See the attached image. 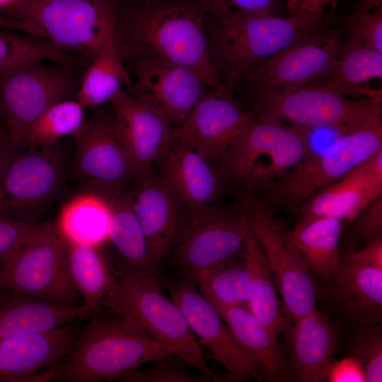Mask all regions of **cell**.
Wrapping results in <instances>:
<instances>
[{
    "label": "cell",
    "mask_w": 382,
    "mask_h": 382,
    "mask_svg": "<svg viewBox=\"0 0 382 382\" xmlns=\"http://www.w3.org/2000/svg\"><path fill=\"white\" fill-rule=\"evenodd\" d=\"M323 285L327 303L354 328L381 324L382 270L342 261Z\"/></svg>",
    "instance_id": "cb8c5ba5"
},
{
    "label": "cell",
    "mask_w": 382,
    "mask_h": 382,
    "mask_svg": "<svg viewBox=\"0 0 382 382\" xmlns=\"http://www.w3.org/2000/svg\"><path fill=\"white\" fill-rule=\"evenodd\" d=\"M112 219L108 198L80 190L62 205L54 226L66 244L103 246L108 241Z\"/></svg>",
    "instance_id": "83f0119b"
},
{
    "label": "cell",
    "mask_w": 382,
    "mask_h": 382,
    "mask_svg": "<svg viewBox=\"0 0 382 382\" xmlns=\"http://www.w3.org/2000/svg\"><path fill=\"white\" fill-rule=\"evenodd\" d=\"M346 30L364 45L382 52V11L354 12Z\"/></svg>",
    "instance_id": "7bdbcfd3"
},
{
    "label": "cell",
    "mask_w": 382,
    "mask_h": 382,
    "mask_svg": "<svg viewBox=\"0 0 382 382\" xmlns=\"http://www.w3.org/2000/svg\"><path fill=\"white\" fill-rule=\"evenodd\" d=\"M66 247L68 267L83 305L93 312L100 310L102 301L117 282L113 260L103 246L66 244Z\"/></svg>",
    "instance_id": "d6a6232c"
},
{
    "label": "cell",
    "mask_w": 382,
    "mask_h": 382,
    "mask_svg": "<svg viewBox=\"0 0 382 382\" xmlns=\"http://www.w3.org/2000/svg\"><path fill=\"white\" fill-rule=\"evenodd\" d=\"M93 313L83 305L60 306L9 290L0 299V340L52 330Z\"/></svg>",
    "instance_id": "4316f807"
},
{
    "label": "cell",
    "mask_w": 382,
    "mask_h": 382,
    "mask_svg": "<svg viewBox=\"0 0 382 382\" xmlns=\"http://www.w3.org/2000/svg\"><path fill=\"white\" fill-rule=\"evenodd\" d=\"M0 28L10 29L13 30H18L24 33L28 34V28L22 23L11 18H7L0 13Z\"/></svg>",
    "instance_id": "681fc988"
},
{
    "label": "cell",
    "mask_w": 382,
    "mask_h": 382,
    "mask_svg": "<svg viewBox=\"0 0 382 382\" xmlns=\"http://www.w3.org/2000/svg\"><path fill=\"white\" fill-rule=\"evenodd\" d=\"M156 164L159 178L187 208L192 228L226 191L228 183L218 167L180 139L174 137Z\"/></svg>",
    "instance_id": "d6986e66"
},
{
    "label": "cell",
    "mask_w": 382,
    "mask_h": 382,
    "mask_svg": "<svg viewBox=\"0 0 382 382\" xmlns=\"http://www.w3.org/2000/svg\"><path fill=\"white\" fill-rule=\"evenodd\" d=\"M382 195V149L339 180L312 195L299 209L302 224L333 217L347 225L371 200Z\"/></svg>",
    "instance_id": "7402d4cb"
},
{
    "label": "cell",
    "mask_w": 382,
    "mask_h": 382,
    "mask_svg": "<svg viewBox=\"0 0 382 382\" xmlns=\"http://www.w3.org/2000/svg\"><path fill=\"white\" fill-rule=\"evenodd\" d=\"M207 17L224 18L232 17L274 16L276 0H196Z\"/></svg>",
    "instance_id": "60d3db41"
},
{
    "label": "cell",
    "mask_w": 382,
    "mask_h": 382,
    "mask_svg": "<svg viewBox=\"0 0 382 382\" xmlns=\"http://www.w3.org/2000/svg\"><path fill=\"white\" fill-rule=\"evenodd\" d=\"M199 286L212 305L248 309L250 277L244 260L234 255L207 267L180 273Z\"/></svg>",
    "instance_id": "836d02e7"
},
{
    "label": "cell",
    "mask_w": 382,
    "mask_h": 382,
    "mask_svg": "<svg viewBox=\"0 0 382 382\" xmlns=\"http://www.w3.org/2000/svg\"><path fill=\"white\" fill-rule=\"evenodd\" d=\"M68 168L59 142L19 150L0 175V215L37 224L62 195Z\"/></svg>",
    "instance_id": "30bf717a"
},
{
    "label": "cell",
    "mask_w": 382,
    "mask_h": 382,
    "mask_svg": "<svg viewBox=\"0 0 382 382\" xmlns=\"http://www.w3.org/2000/svg\"><path fill=\"white\" fill-rule=\"evenodd\" d=\"M108 199L112 207V219L107 243L112 249L114 265L161 277L162 267L153 258L127 192Z\"/></svg>",
    "instance_id": "f546056e"
},
{
    "label": "cell",
    "mask_w": 382,
    "mask_h": 382,
    "mask_svg": "<svg viewBox=\"0 0 382 382\" xmlns=\"http://www.w3.org/2000/svg\"><path fill=\"white\" fill-rule=\"evenodd\" d=\"M85 120V108L76 99L59 101L33 124L26 147L49 146L66 137H73Z\"/></svg>",
    "instance_id": "8d00e7d4"
},
{
    "label": "cell",
    "mask_w": 382,
    "mask_h": 382,
    "mask_svg": "<svg viewBox=\"0 0 382 382\" xmlns=\"http://www.w3.org/2000/svg\"><path fill=\"white\" fill-rule=\"evenodd\" d=\"M344 226L340 219L321 217L284 231L289 244L323 284L328 282L342 264L340 241Z\"/></svg>",
    "instance_id": "f1b7e54d"
},
{
    "label": "cell",
    "mask_w": 382,
    "mask_h": 382,
    "mask_svg": "<svg viewBox=\"0 0 382 382\" xmlns=\"http://www.w3.org/2000/svg\"><path fill=\"white\" fill-rule=\"evenodd\" d=\"M76 333L67 324L0 340V381H27L72 351Z\"/></svg>",
    "instance_id": "d4e9b609"
},
{
    "label": "cell",
    "mask_w": 382,
    "mask_h": 382,
    "mask_svg": "<svg viewBox=\"0 0 382 382\" xmlns=\"http://www.w3.org/2000/svg\"><path fill=\"white\" fill-rule=\"evenodd\" d=\"M258 367L264 380L296 381L278 337L247 308L213 306Z\"/></svg>",
    "instance_id": "484cf974"
},
{
    "label": "cell",
    "mask_w": 382,
    "mask_h": 382,
    "mask_svg": "<svg viewBox=\"0 0 382 382\" xmlns=\"http://www.w3.org/2000/svg\"><path fill=\"white\" fill-rule=\"evenodd\" d=\"M382 78V52L364 45L348 34L332 70L308 86L323 89L342 96H381L361 88V85L373 79Z\"/></svg>",
    "instance_id": "1f68e13d"
},
{
    "label": "cell",
    "mask_w": 382,
    "mask_h": 382,
    "mask_svg": "<svg viewBox=\"0 0 382 382\" xmlns=\"http://www.w3.org/2000/svg\"><path fill=\"white\" fill-rule=\"evenodd\" d=\"M339 0H288L287 9L289 13L306 12L316 15H323L325 7L335 4Z\"/></svg>",
    "instance_id": "bcb514c9"
},
{
    "label": "cell",
    "mask_w": 382,
    "mask_h": 382,
    "mask_svg": "<svg viewBox=\"0 0 382 382\" xmlns=\"http://www.w3.org/2000/svg\"><path fill=\"white\" fill-rule=\"evenodd\" d=\"M205 19L196 0H117L114 44L125 64L141 59L171 62L219 88L222 86L210 60Z\"/></svg>",
    "instance_id": "6da1fadb"
},
{
    "label": "cell",
    "mask_w": 382,
    "mask_h": 382,
    "mask_svg": "<svg viewBox=\"0 0 382 382\" xmlns=\"http://www.w3.org/2000/svg\"><path fill=\"white\" fill-rule=\"evenodd\" d=\"M52 224H28L0 215V267L21 247L48 229Z\"/></svg>",
    "instance_id": "b9f144b4"
},
{
    "label": "cell",
    "mask_w": 382,
    "mask_h": 382,
    "mask_svg": "<svg viewBox=\"0 0 382 382\" xmlns=\"http://www.w3.org/2000/svg\"><path fill=\"white\" fill-rule=\"evenodd\" d=\"M127 194L153 258L162 267L173 250L192 231L190 214L175 193L154 173L137 179Z\"/></svg>",
    "instance_id": "e0dca14e"
},
{
    "label": "cell",
    "mask_w": 382,
    "mask_h": 382,
    "mask_svg": "<svg viewBox=\"0 0 382 382\" xmlns=\"http://www.w3.org/2000/svg\"><path fill=\"white\" fill-rule=\"evenodd\" d=\"M100 310L88 318L66 362L57 366L54 381H119L160 357L180 355L178 349L154 340L129 319Z\"/></svg>",
    "instance_id": "7a4b0ae2"
},
{
    "label": "cell",
    "mask_w": 382,
    "mask_h": 382,
    "mask_svg": "<svg viewBox=\"0 0 382 382\" xmlns=\"http://www.w3.org/2000/svg\"><path fill=\"white\" fill-rule=\"evenodd\" d=\"M13 0H0V7L10 3Z\"/></svg>",
    "instance_id": "f5cc1de1"
},
{
    "label": "cell",
    "mask_w": 382,
    "mask_h": 382,
    "mask_svg": "<svg viewBox=\"0 0 382 382\" xmlns=\"http://www.w3.org/2000/svg\"><path fill=\"white\" fill-rule=\"evenodd\" d=\"M255 115L305 127H338L352 132L382 121L381 96L349 99L311 86L248 91Z\"/></svg>",
    "instance_id": "9c48e42d"
},
{
    "label": "cell",
    "mask_w": 382,
    "mask_h": 382,
    "mask_svg": "<svg viewBox=\"0 0 382 382\" xmlns=\"http://www.w3.org/2000/svg\"><path fill=\"white\" fill-rule=\"evenodd\" d=\"M160 281L170 299L180 308L199 343L227 371L229 381H262L249 354L238 342L214 307L202 296L195 282L185 277L173 280L163 274Z\"/></svg>",
    "instance_id": "9a60e30c"
},
{
    "label": "cell",
    "mask_w": 382,
    "mask_h": 382,
    "mask_svg": "<svg viewBox=\"0 0 382 382\" xmlns=\"http://www.w3.org/2000/svg\"><path fill=\"white\" fill-rule=\"evenodd\" d=\"M284 335L288 341V361L296 381H328L339 343L336 324L316 308L293 320Z\"/></svg>",
    "instance_id": "603a6c76"
},
{
    "label": "cell",
    "mask_w": 382,
    "mask_h": 382,
    "mask_svg": "<svg viewBox=\"0 0 382 382\" xmlns=\"http://www.w3.org/2000/svg\"><path fill=\"white\" fill-rule=\"evenodd\" d=\"M117 0H13L0 13L68 53L91 62L112 33Z\"/></svg>",
    "instance_id": "5b68a950"
},
{
    "label": "cell",
    "mask_w": 382,
    "mask_h": 382,
    "mask_svg": "<svg viewBox=\"0 0 382 382\" xmlns=\"http://www.w3.org/2000/svg\"><path fill=\"white\" fill-rule=\"evenodd\" d=\"M19 150L13 144L6 125L0 127V175Z\"/></svg>",
    "instance_id": "7dc6e473"
},
{
    "label": "cell",
    "mask_w": 382,
    "mask_h": 382,
    "mask_svg": "<svg viewBox=\"0 0 382 382\" xmlns=\"http://www.w3.org/2000/svg\"><path fill=\"white\" fill-rule=\"evenodd\" d=\"M255 117V113L244 108L233 93L223 87L212 88L185 121L173 128V134L216 166Z\"/></svg>",
    "instance_id": "ac0fdd59"
},
{
    "label": "cell",
    "mask_w": 382,
    "mask_h": 382,
    "mask_svg": "<svg viewBox=\"0 0 382 382\" xmlns=\"http://www.w3.org/2000/svg\"><path fill=\"white\" fill-rule=\"evenodd\" d=\"M328 381H366L361 364L354 357L335 360L331 367Z\"/></svg>",
    "instance_id": "f6af8a7d"
},
{
    "label": "cell",
    "mask_w": 382,
    "mask_h": 382,
    "mask_svg": "<svg viewBox=\"0 0 382 382\" xmlns=\"http://www.w3.org/2000/svg\"><path fill=\"white\" fill-rule=\"evenodd\" d=\"M382 11V0H359L354 12Z\"/></svg>",
    "instance_id": "c3c4849f"
},
{
    "label": "cell",
    "mask_w": 382,
    "mask_h": 382,
    "mask_svg": "<svg viewBox=\"0 0 382 382\" xmlns=\"http://www.w3.org/2000/svg\"><path fill=\"white\" fill-rule=\"evenodd\" d=\"M5 125H6L5 117H4L3 110L0 103V127Z\"/></svg>",
    "instance_id": "f907efd6"
},
{
    "label": "cell",
    "mask_w": 382,
    "mask_h": 382,
    "mask_svg": "<svg viewBox=\"0 0 382 382\" xmlns=\"http://www.w3.org/2000/svg\"><path fill=\"white\" fill-rule=\"evenodd\" d=\"M382 149V121L344 134L308 152L284 176L257 191L268 208L299 212L312 195L339 180Z\"/></svg>",
    "instance_id": "52a82bcc"
},
{
    "label": "cell",
    "mask_w": 382,
    "mask_h": 382,
    "mask_svg": "<svg viewBox=\"0 0 382 382\" xmlns=\"http://www.w3.org/2000/svg\"><path fill=\"white\" fill-rule=\"evenodd\" d=\"M239 255L244 260L250 277L249 311L277 337L284 334L293 319L279 300L264 251L250 228Z\"/></svg>",
    "instance_id": "4dcf8cb0"
},
{
    "label": "cell",
    "mask_w": 382,
    "mask_h": 382,
    "mask_svg": "<svg viewBox=\"0 0 382 382\" xmlns=\"http://www.w3.org/2000/svg\"><path fill=\"white\" fill-rule=\"evenodd\" d=\"M0 284L52 304L83 306L68 267L66 244L54 223L0 267Z\"/></svg>",
    "instance_id": "7c38bea8"
},
{
    "label": "cell",
    "mask_w": 382,
    "mask_h": 382,
    "mask_svg": "<svg viewBox=\"0 0 382 382\" xmlns=\"http://www.w3.org/2000/svg\"><path fill=\"white\" fill-rule=\"evenodd\" d=\"M124 87L129 92L132 79L117 54L112 33L84 69L76 100L85 109L94 110L109 103Z\"/></svg>",
    "instance_id": "e575fe53"
},
{
    "label": "cell",
    "mask_w": 382,
    "mask_h": 382,
    "mask_svg": "<svg viewBox=\"0 0 382 382\" xmlns=\"http://www.w3.org/2000/svg\"><path fill=\"white\" fill-rule=\"evenodd\" d=\"M132 79L128 92L179 127L211 90L195 71L168 62L141 59L125 64Z\"/></svg>",
    "instance_id": "2e32d148"
},
{
    "label": "cell",
    "mask_w": 382,
    "mask_h": 382,
    "mask_svg": "<svg viewBox=\"0 0 382 382\" xmlns=\"http://www.w3.org/2000/svg\"><path fill=\"white\" fill-rule=\"evenodd\" d=\"M73 136L74 151L70 171L80 190L107 198L127 192L135 181V172L120 127L111 108L94 110Z\"/></svg>",
    "instance_id": "8fae6325"
},
{
    "label": "cell",
    "mask_w": 382,
    "mask_h": 382,
    "mask_svg": "<svg viewBox=\"0 0 382 382\" xmlns=\"http://www.w3.org/2000/svg\"><path fill=\"white\" fill-rule=\"evenodd\" d=\"M0 28V70L24 62L46 60L86 68L90 61L62 50L48 40Z\"/></svg>",
    "instance_id": "d590c367"
},
{
    "label": "cell",
    "mask_w": 382,
    "mask_h": 382,
    "mask_svg": "<svg viewBox=\"0 0 382 382\" xmlns=\"http://www.w3.org/2000/svg\"><path fill=\"white\" fill-rule=\"evenodd\" d=\"M131 156L136 179L154 174V166L174 141L173 127L158 111L120 91L110 101Z\"/></svg>",
    "instance_id": "44dd1931"
},
{
    "label": "cell",
    "mask_w": 382,
    "mask_h": 382,
    "mask_svg": "<svg viewBox=\"0 0 382 382\" xmlns=\"http://www.w3.org/2000/svg\"><path fill=\"white\" fill-rule=\"evenodd\" d=\"M9 291L8 289L0 284V299Z\"/></svg>",
    "instance_id": "816d5d0a"
},
{
    "label": "cell",
    "mask_w": 382,
    "mask_h": 382,
    "mask_svg": "<svg viewBox=\"0 0 382 382\" xmlns=\"http://www.w3.org/2000/svg\"><path fill=\"white\" fill-rule=\"evenodd\" d=\"M348 231L342 253L354 250L382 235V195L368 203L347 224Z\"/></svg>",
    "instance_id": "ab89813d"
},
{
    "label": "cell",
    "mask_w": 382,
    "mask_h": 382,
    "mask_svg": "<svg viewBox=\"0 0 382 382\" xmlns=\"http://www.w3.org/2000/svg\"><path fill=\"white\" fill-rule=\"evenodd\" d=\"M84 69L34 60L0 70V103L17 149L27 146L31 126L50 106L76 99Z\"/></svg>",
    "instance_id": "ba28073f"
},
{
    "label": "cell",
    "mask_w": 382,
    "mask_h": 382,
    "mask_svg": "<svg viewBox=\"0 0 382 382\" xmlns=\"http://www.w3.org/2000/svg\"><path fill=\"white\" fill-rule=\"evenodd\" d=\"M344 28L331 29L323 25L251 66L238 78L234 91L298 88L321 79L336 64L344 44Z\"/></svg>",
    "instance_id": "5bb4252c"
},
{
    "label": "cell",
    "mask_w": 382,
    "mask_h": 382,
    "mask_svg": "<svg viewBox=\"0 0 382 382\" xmlns=\"http://www.w3.org/2000/svg\"><path fill=\"white\" fill-rule=\"evenodd\" d=\"M187 365L179 354L173 353L152 361L146 369H137L121 378L124 382H210L212 379L204 374L192 375Z\"/></svg>",
    "instance_id": "f35d334b"
},
{
    "label": "cell",
    "mask_w": 382,
    "mask_h": 382,
    "mask_svg": "<svg viewBox=\"0 0 382 382\" xmlns=\"http://www.w3.org/2000/svg\"><path fill=\"white\" fill-rule=\"evenodd\" d=\"M351 341L349 356L362 366L366 381H382V328L381 324L356 328Z\"/></svg>",
    "instance_id": "74e56055"
},
{
    "label": "cell",
    "mask_w": 382,
    "mask_h": 382,
    "mask_svg": "<svg viewBox=\"0 0 382 382\" xmlns=\"http://www.w3.org/2000/svg\"><path fill=\"white\" fill-rule=\"evenodd\" d=\"M323 25V15L306 12L284 17L206 16L209 54L221 86L233 93L238 78L245 71Z\"/></svg>",
    "instance_id": "3957f363"
},
{
    "label": "cell",
    "mask_w": 382,
    "mask_h": 382,
    "mask_svg": "<svg viewBox=\"0 0 382 382\" xmlns=\"http://www.w3.org/2000/svg\"><path fill=\"white\" fill-rule=\"evenodd\" d=\"M308 152L298 126L255 115L219 160L228 183L253 193L284 176Z\"/></svg>",
    "instance_id": "8992f818"
},
{
    "label": "cell",
    "mask_w": 382,
    "mask_h": 382,
    "mask_svg": "<svg viewBox=\"0 0 382 382\" xmlns=\"http://www.w3.org/2000/svg\"><path fill=\"white\" fill-rule=\"evenodd\" d=\"M249 226L243 212L214 205L167 257L168 265L185 272L207 267L243 250Z\"/></svg>",
    "instance_id": "ffe728a7"
},
{
    "label": "cell",
    "mask_w": 382,
    "mask_h": 382,
    "mask_svg": "<svg viewBox=\"0 0 382 382\" xmlns=\"http://www.w3.org/2000/svg\"><path fill=\"white\" fill-rule=\"evenodd\" d=\"M343 262L382 270V235L376 237L359 250L342 253Z\"/></svg>",
    "instance_id": "ee69618b"
},
{
    "label": "cell",
    "mask_w": 382,
    "mask_h": 382,
    "mask_svg": "<svg viewBox=\"0 0 382 382\" xmlns=\"http://www.w3.org/2000/svg\"><path fill=\"white\" fill-rule=\"evenodd\" d=\"M249 228L262 247L284 308L294 320L316 308V277L289 244L270 210L253 193L240 195Z\"/></svg>",
    "instance_id": "4fadbf2b"
},
{
    "label": "cell",
    "mask_w": 382,
    "mask_h": 382,
    "mask_svg": "<svg viewBox=\"0 0 382 382\" xmlns=\"http://www.w3.org/2000/svg\"><path fill=\"white\" fill-rule=\"evenodd\" d=\"M117 282L100 308L129 319L154 340L178 349L186 364L222 381L204 358L180 308L163 292L160 277L115 266Z\"/></svg>",
    "instance_id": "277c9868"
}]
</instances>
